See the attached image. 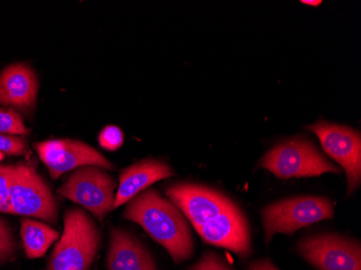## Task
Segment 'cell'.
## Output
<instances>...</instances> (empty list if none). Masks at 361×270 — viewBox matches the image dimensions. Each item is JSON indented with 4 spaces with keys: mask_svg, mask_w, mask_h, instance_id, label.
I'll return each mask as SVG.
<instances>
[{
    "mask_svg": "<svg viewBox=\"0 0 361 270\" xmlns=\"http://www.w3.org/2000/svg\"><path fill=\"white\" fill-rule=\"evenodd\" d=\"M30 130L24 125L23 118L12 109L0 107V134L6 135H25Z\"/></svg>",
    "mask_w": 361,
    "mask_h": 270,
    "instance_id": "15",
    "label": "cell"
},
{
    "mask_svg": "<svg viewBox=\"0 0 361 270\" xmlns=\"http://www.w3.org/2000/svg\"><path fill=\"white\" fill-rule=\"evenodd\" d=\"M10 214L25 215L56 224L58 204L48 184L28 164L10 166Z\"/></svg>",
    "mask_w": 361,
    "mask_h": 270,
    "instance_id": "4",
    "label": "cell"
},
{
    "mask_svg": "<svg viewBox=\"0 0 361 270\" xmlns=\"http://www.w3.org/2000/svg\"><path fill=\"white\" fill-rule=\"evenodd\" d=\"M302 4L308 6H319L322 1L320 0H304V1H302Z\"/></svg>",
    "mask_w": 361,
    "mask_h": 270,
    "instance_id": "22",
    "label": "cell"
},
{
    "mask_svg": "<svg viewBox=\"0 0 361 270\" xmlns=\"http://www.w3.org/2000/svg\"><path fill=\"white\" fill-rule=\"evenodd\" d=\"M50 176L56 180L65 172L85 166L114 170V166L94 148L76 140L61 139L34 144Z\"/></svg>",
    "mask_w": 361,
    "mask_h": 270,
    "instance_id": "10",
    "label": "cell"
},
{
    "mask_svg": "<svg viewBox=\"0 0 361 270\" xmlns=\"http://www.w3.org/2000/svg\"><path fill=\"white\" fill-rule=\"evenodd\" d=\"M298 250L319 270H361L360 245L341 235L307 237L299 243Z\"/></svg>",
    "mask_w": 361,
    "mask_h": 270,
    "instance_id": "9",
    "label": "cell"
},
{
    "mask_svg": "<svg viewBox=\"0 0 361 270\" xmlns=\"http://www.w3.org/2000/svg\"><path fill=\"white\" fill-rule=\"evenodd\" d=\"M173 171L165 162L146 159L125 168L119 178L118 190L115 195L114 209L129 202L146 188L160 180L171 178Z\"/></svg>",
    "mask_w": 361,
    "mask_h": 270,
    "instance_id": "12",
    "label": "cell"
},
{
    "mask_svg": "<svg viewBox=\"0 0 361 270\" xmlns=\"http://www.w3.org/2000/svg\"><path fill=\"white\" fill-rule=\"evenodd\" d=\"M116 182L104 170L95 166L76 168L65 180L59 194L103 219L113 210Z\"/></svg>",
    "mask_w": 361,
    "mask_h": 270,
    "instance_id": "7",
    "label": "cell"
},
{
    "mask_svg": "<svg viewBox=\"0 0 361 270\" xmlns=\"http://www.w3.org/2000/svg\"><path fill=\"white\" fill-rule=\"evenodd\" d=\"M123 216L143 227L154 240L165 247L176 263L190 259L194 241L180 209L155 190H144L131 199Z\"/></svg>",
    "mask_w": 361,
    "mask_h": 270,
    "instance_id": "2",
    "label": "cell"
},
{
    "mask_svg": "<svg viewBox=\"0 0 361 270\" xmlns=\"http://www.w3.org/2000/svg\"><path fill=\"white\" fill-rule=\"evenodd\" d=\"M0 152L5 155H26L28 154L27 142L23 137L0 134Z\"/></svg>",
    "mask_w": 361,
    "mask_h": 270,
    "instance_id": "18",
    "label": "cell"
},
{
    "mask_svg": "<svg viewBox=\"0 0 361 270\" xmlns=\"http://www.w3.org/2000/svg\"><path fill=\"white\" fill-rule=\"evenodd\" d=\"M16 240L9 224L0 219V263L8 261L16 253Z\"/></svg>",
    "mask_w": 361,
    "mask_h": 270,
    "instance_id": "16",
    "label": "cell"
},
{
    "mask_svg": "<svg viewBox=\"0 0 361 270\" xmlns=\"http://www.w3.org/2000/svg\"><path fill=\"white\" fill-rule=\"evenodd\" d=\"M101 147L109 152L119 149L123 144V133L116 125H107L99 135Z\"/></svg>",
    "mask_w": 361,
    "mask_h": 270,
    "instance_id": "17",
    "label": "cell"
},
{
    "mask_svg": "<svg viewBox=\"0 0 361 270\" xmlns=\"http://www.w3.org/2000/svg\"><path fill=\"white\" fill-rule=\"evenodd\" d=\"M249 270H278L269 259H261L250 264Z\"/></svg>",
    "mask_w": 361,
    "mask_h": 270,
    "instance_id": "21",
    "label": "cell"
},
{
    "mask_svg": "<svg viewBox=\"0 0 361 270\" xmlns=\"http://www.w3.org/2000/svg\"><path fill=\"white\" fill-rule=\"evenodd\" d=\"M190 270H232L224 261L214 253H204L198 263L190 268Z\"/></svg>",
    "mask_w": 361,
    "mask_h": 270,
    "instance_id": "20",
    "label": "cell"
},
{
    "mask_svg": "<svg viewBox=\"0 0 361 270\" xmlns=\"http://www.w3.org/2000/svg\"><path fill=\"white\" fill-rule=\"evenodd\" d=\"M4 158H5V154L1 153V152H0V161H1V160H4Z\"/></svg>",
    "mask_w": 361,
    "mask_h": 270,
    "instance_id": "23",
    "label": "cell"
},
{
    "mask_svg": "<svg viewBox=\"0 0 361 270\" xmlns=\"http://www.w3.org/2000/svg\"><path fill=\"white\" fill-rule=\"evenodd\" d=\"M167 196L206 243L231 250L241 257L250 255L248 223L240 209L227 197L188 183L172 185L167 188Z\"/></svg>",
    "mask_w": 361,
    "mask_h": 270,
    "instance_id": "1",
    "label": "cell"
},
{
    "mask_svg": "<svg viewBox=\"0 0 361 270\" xmlns=\"http://www.w3.org/2000/svg\"><path fill=\"white\" fill-rule=\"evenodd\" d=\"M259 166L283 180L319 176L326 172L340 173V168L328 161L313 144L304 139L290 140L276 146L262 158Z\"/></svg>",
    "mask_w": 361,
    "mask_h": 270,
    "instance_id": "5",
    "label": "cell"
},
{
    "mask_svg": "<svg viewBox=\"0 0 361 270\" xmlns=\"http://www.w3.org/2000/svg\"><path fill=\"white\" fill-rule=\"evenodd\" d=\"M101 245L94 221L81 209L64 215V231L49 259L48 270H89Z\"/></svg>",
    "mask_w": 361,
    "mask_h": 270,
    "instance_id": "3",
    "label": "cell"
},
{
    "mask_svg": "<svg viewBox=\"0 0 361 270\" xmlns=\"http://www.w3.org/2000/svg\"><path fill=\"white\" fill-rule=\"evenodd\" d=\"M59 233L44 223L25 219L21 223V237L24 249L30 259H38L59 239Z\"/></svg>",
    "mask_w": 361,
    "mask_h": 270,
    "instance_id": "14",
    "label": "cell"
},
{
    "mask_svg": "<svg viewBox=\"0 0 361 270\" xmlns=\"http://www.w3.org/2000/svg\"><path fill=\"white\" fill-rule=\"evenodd\" d=\"M10 166H0V212L10 213Z\"/></svg>",
    "mask_w": 361,
    "mask_h": 270,
    "instance_id": "19",
    "label": "cell"
},
{
    "mask_svg": "<svg viewBox=\"0 0 361 270\" xmlns=\"http://www.w3.org/2000/svg\"><path fill=\"white\" fill-rule=\"evenodd\" d=\"M106 266L107 270H157L147 249L121 228L111 229Z\"/></svg>",
    "mask_w": 361,
    "mask_h": 270,
    "instance_id": "13",
    "label": "cell"
},
{
    "mask_svg": "<svg viewBox=\"0 0 361 270\" xmlns=\"http://www.w3.org/2000/svg\"><path fill=\"white\" fill-rule=\"evenodd\" d=\"M37 74L26 63H14L0 73V105L30 113L37 101Z\"/></svg>",
    "mask_w": 361,
    "mask_h": 270,
    "instance_id": "11",
    "label": "cell"
},
{
    "mask_svg": "<svg viewBox=\"0 0 361 270\" xmlns=\"http://www.w3.org/2000/svg\"><path fill=\"white\" fill-rule=\"evenodd\" d=\"M319 139L326 155L336 160L345 170L348 176V195H352L360 185L361 180V137L358 131L334 125L320 123L308 125Z\"/></svg>",
    "mask_w": 361,
    "mask_h": 270,
    "instance_id": "8",
    "label": "cell"
},
{
    "mask_svg": "<svg viewBox=\"0 0 361 270\" xmlns=\"http://www.w3.org/2000/svg\"><path fill=\"white\" fill-rule=\"evenodd\" d=\"M267 243L277 233H293L302 227L334 217L331 201L322 197H295L278 201L263 210Z\"/></svg>",
    "mask_w": 361,
    "mask_h": 270,
    "instance_id": "6",
    "label": "cell"
}]
</instances>
